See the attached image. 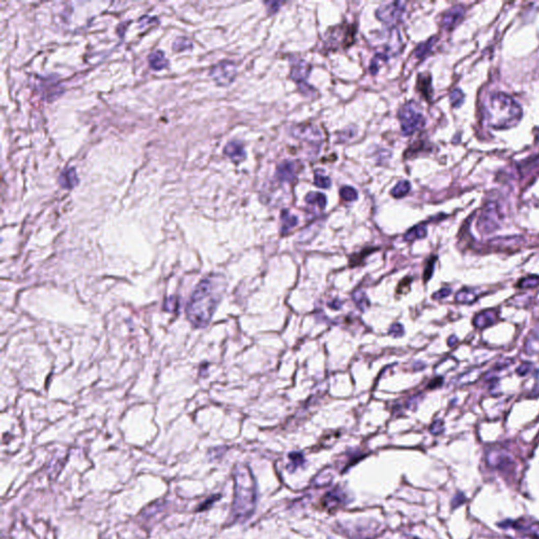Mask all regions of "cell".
Instances as JSON below:
<instances>
[{
  "mask_svg": "<svg viewBox=\"0 0 539 539\" xmlns=\"http://www.w3.org/2000/svg\"><path fill=\"white\" fill-rule=\"evenodd\" d=\"M266 6H268V9L271 13H276L277 11H278V9L282 6V3H278V2H274V3H265Z\"/></svg>",
  "mask_w": 539,
  "mask_h": 539,
  "instance_id": "b9f144b4",
  "label": "cell"
},
{
  "mask_svg": "<svg viewBox=\"0 0 539 539\" xmlns=\"http://www.w3.org/2000/svg\"><path fill=\"white\" fill-rule=\"evenodd\" d=\"M435 40H436V38L432 37V38H430L429 40H427L425 42H422V43L418 44L417 48L415 49V56H416L420 60L424 59L431 53V51H432L433 45L435 43Z\"/></svg>",
  "mask_w": 539,
  "mask_h": 539,
  "instance_id": "44dd1931",
  "label": "cell"
},
{
  "mask_svg": "<svg viewBox=\"0 0 539 539\" xmlns=\"http://www.w3.org/2000/svg\"><path fill=\"white\" fill-rule=\"evenodd\" d=\"M292 136L299 140L307 141L311 145H320L322 141V135L320 131L312 125H299L292 130Z\"/></svg>",
  "mask_w": 539,
  "mask_h": 539,
  "instance_id": "30bf717a",
  "label": "cell"
},
{
  "mask_svg": "<svg viewBox=\"0 0 539 539\" xmlns=\"http://www.w3.org/2000/svg\"><path fill=\"white\" fill-rule=\"evenodd\" d=\"M485 117L493 129L503 130L515 127L522 117L520 105L509 95L494 93L485 104Z\"/></svg>",
  "mask_w": 539,
  "mask_h": 539,
  "instance_id": "3957f363",
  "label": "cell"
},
{
  "mask_svg": "<svg viewBox=\"0 0 539 539\" xmlns=\"http://www.w3.org/2000/svg\"><path fill=\"white\" fill-rule=\"evenodd\" d=\"M218 499H220V495H214V496L209 497L205 502H203L202 504H199V507L197 509V511H206V510L210 509V507L212 506V504L214 502H216Z\"/></svg>",
  "mask_w": 539,
  "mask_h": 539,
  "instance_id": "e575fe53",
  "label": "cell"
},
{
  "mask_svg": "<svg viewBox=\"0 0 539 539\" xmlns=\"http://www.w3.org/2000/svg\"><path fill=\"white\" fill-rule=\"evenodd\" d=\"M191 48H192V42H191V40H189L186 37H178L173 42V50L175 52L186 51V50H189Z\"/></svg>",
  "mask_w": 539,
  "mask_h": 539,
  "instance_id": "f1b7e54d",
  "label": "cell"
},
{
  "mask_svg": "<svg viewBox=\"0 0 539 539\" xmlns=\"http://www.w3.org/2000/svg\"><path fill=\"white\" fill-rule=\"evenodd\" d=\"M398 117L402 131L405 136H409L421 130L425 125V118L419 111L418 105L413 102H407L400 107L398 111Z\"/></svg>",
  "mask_w": 539,
  "mask_h": 539,
  "instance_id": "277c9868",
  "label": "cell"
},
{
  "mask_svg": "<svg viewBox=\"0 0 539 539\" xmlns=\"http://www.w3.org/2000/svg\"><path fill=\"white\" fill-rule=\"evenodd\" d=\"M305 202L310 205H316L320 210H323L327 206V197L318 192H311L305 196Z\"/></svg>",
  "mask_w": 539,
  "mask_h": 539,
  "instance_id": "7402d4cb",
  "label": "cell"
},
{
  "mask_svg": "<svg viewBox=\"0 0 539 539\" xmlns=\"http://www.w3.org/2000/svg\"><path fill=\"white\" fill-rule=\"evenodd\" d=\"M355 31V26H353L352 24H339L331 27L326 33V47L330 50L348 48L349 45L353 43Z\"/></svg>",
  "mask_w": 539,
  "mask_h": 539,
  "instance_id": "5b68a950",
  "label": "cell"
},
{
  "mask_svg": "<svg viewBox=\"0 0 539 539\" xmlns=\"http://www.w3.org/2000/svg\"><path fill=\"white\" fill-rule=\"evenodd\" d=\"M411 281H412L411 277H406V278H404L402 281H400V283L397 287V294H400V295L406 294L407 292L410 290Z\"/></svg>",
  "mask_w": 539,
  "mask_h": 539,
  "instance_id": "836d02e7",
  "label": "cell"
},
{
  "mask_svg": "<svg viewBox=\"0 0 539 539\" xmlns=\"http://www.w3.org/2000/svg\"><path fill=\"white\" fill-rule=\"evenodd\" d=\"M406 11V3L393 2L382 4L376 11V17L388 25H395L402 20Z\"/></svg>",
  "mask_w": 539,
  "mask_h": 539,
  "instance_id": "52a82bcc",
  "label": "cell"
},
{
  "mask_svg": "<svg viewBox=\"0 0 539 539\" xmlns=\"http://www.w3.org/2000/svg\"><path fill=\"white\" fill-rule=\"evenodd\" d=\"M476 298L475 292L471 290H461L456 295V301L461 303H470Z\"/></svg>",
  "mask_w": 539,
  "mask_h": 539,
  "instance_id": "f546056e",
  "label": "cell"
},
{
  "mask_svg": "<svg viewBox=\"0 0 539 539\" xmlns=\"http://www.w3.org/2000/svg\"><path fill=\"white\" fill-rule=\"evenodd\" d=\"M464 15L465 8L463 6H455L443 14L441 24L445 30H452L464 18Z\"/></svg>",
  "mask_w": 539,
  "mask_h": 539,
  "instance_id": "7c38bea8",
  "label": "cell"
},
{
  "mask_svg": "<svg viewBox=\"0 0 539 539\" xmlns=\"http://www.w3.org/2000/svg\"><path fill=\"white\" fill-rule=\"evenodd\" d=\"M427 236V228L422 224L416 225L409 230L408 232L405 234L404 239L406 241H413L415 239H421Z\"/></svg>",
  "mask_w": 539,
  "mask_h": 539,
  "instance_id": "603a6c76",
  "label": "cell"
},
{
  "mask_svg": "<svg viewBox=\"0 0 539 539\" xmlns=\"http://www.w3.org/2000/svg\"><path fill=\"white\" fill-rule=\"evenodd\" d=\"M280 217H281V234L282 235L288 234L290 231L294 226H296L298 223L297 217L295 216V215L291 214L288 210H283L281 212Z\"/></svg>",
  "mask_w": 539,
  "mask_h": 539,
  "instance_id": "ffe728a7",
  "label": "cell"
},
{
  "mask_svg": "<svg viewBox=\"0 0 539 539\" xmlns=\"http://www.w3.org/2000/svg\"><path fill=\"white\" fill-rule=\"evenodd\" d=\"M451 293V290L450 289H442L440 291H438L436 294L433 295V298L435 299H441V298H444L446 296H449Z\"/></svg>",
  "mask_w": 539,
  "mask_h": 539,
  "instance_id": "60d3db41",
  "label": "cell"
},
{
  "mask_svg": "<svg viewBox=\"0 0 539 539\" xmlns=\"http://www.w3.org/2000/svg\"><path fill=\"white\" fill-rule=\"evenodd\" d=\"M149 65L150 67L155 70V71H159V70H163L165 69L167 66H168V61L164 55V53L160 50H157L155 52H153L149 55Z\"/></svg>",
  "mask_w": 539,
  "mask_h": 539,
  "instance_id": "e0dca14e",
  "label": "cell"
},
{
  "mask_svg": "<svg viewBox=\"0 0 539 539\" xmlns=\"http://www.w3.org/2000/svg\"><path fill=\"white\" fill-rule=\"evenodd\" d=\"M442 430H443V423H442L440 420L435 421V422L432 424V427H431V429H430L431 432H432V433L435 434V435L439 434Z\"/></svg>",
  "mask_w": 539,
  "mask_h": 539,
  "instance_id": "ab89813d",
  "label": "cell"
},
{
  "mask_svg": "<svg viewBox=\"0 0 539 539\" xmlns=\"http://www.w3.org/2000/svg\"><path fill=\"white\" fill-rule=\"evenodd\" d=\"M235 494L232 510L229 519V525L243 522L249 519L256 507L257 491L256 481L251 469L242 464H238L234 469Z\"/></svg>",
  "mask_w": 539,
  "mask_h": 539,
  "instance_id": "7a4b0ae2",
  "label": "cell"
},
{
  "mask_svg": "<svg viewBox=\"0 0 539 539\" xmlns=\"http://www.w3.org/2000/svg\"><path fill=\"white\" fill-rule=\"evenodd\" d=\"M525 532L530 534L535 539H539V525H537V523L525 528Z\"/></svg>",
  "mask_w": 539,
  "mask_h": 539,
  "instance_id": "74e56055",
  "label": "cell"
},
{
  "mask_svg": "<svg viewBox=\"0 0 539 539\" xmlns=\"http://www.w3.org/2000/svg\"><path fill=\"white\" fill-rule=\"evenodd\" d=\"M323 506L328 507V509H334L336 506H342L347 502V495L345 493L339 490L335 489L334 491L329 492L328 494L323 497Z\"/></svg>",
  "mask_w": 539,
  "mask_h": 539,
  "instance_id": "9a60e30c",
  "label": "cell"
},
{
  "mask_svg": "<svg viewBox=\"0 0 539 539\" xmlns=\"http://www.w3.org/2000/svg\"><path fill=\"white\" fill-rule=\"evenodd\" d=\"M488 463L490 464V466L494 467L498 470H502V471L504 470L506 471V470L513 468V465H514L510 455H507L506 453H503L497 450L492 451L488 455Z\"/></svg>",
  "mask_w": 539,
  "mask_h": 539,
  "instance_id": "4fadbf2b",
  "label": "cell"
},
{
  "mask_svg": "<svg viewBox=\"0 0 539 539\" xmlns=\"http://www.w3.org/2000/svg\"><path fill=\"white\" fill-rule=\"evenodd\" d=\"M311 65L306 63L303 59H293L292 60V68H291V78L293 79L300 89L301 93L304 95H315L316 91L306 84L305 80L309 77L311 73Z\"/></svg>",
  "mask_w": 539,
  "mask_h": 539,
  "instance_id": "8992f818",
  "label": "cell"
},
{
  "mask_svg": "<svg viewBox=\"0 0 539 539\" xmlns=\"http://www.w3.org/2000/svg\"><path fill=\"white\" fill-rule=\"evenodd\" d=\"M353 300H354V302L356 303V305L359 307L361 311H365L367 307L370 306V301H368V299H367L364 292L361 291V290L356 291L355 293L353 294Z\"/></svg>",
  "mask_w": 539,
  "mask_h": 539,
  "instance_id": "4316f807",
  "label": "cell"
},
{
  "mask_svg": "<svg viewBox=\"0 0 539 539\" xmlns=\"http://www.w3.org/2000/svg\"><path fill=\"white\" fill-rule=\"evenodd\" d=\"M434 260H435V259H432V260H430V261H429L428 267H427V269H425V271H424V281H428V280L431 278V276H432V274H433Z\"/></svg>",
  "mask_w": 539,
  "mask_h": 539,
  "instance_id": "f35d334b",
  "label": "cell"
},
{
  "mask_svg": "<svg viewBox=\"0 0 539 539\" xmlns=\"http://www.w3.org/2000/svg\"><path fill=\"white\" fill-rule=\"evenodd\" d=\"M538 285H539V277H535V276L528 277V278L523 279L520 283L522 288H534V287H537Z\"/></svg>",
  "mask_w": 539,
  "mask_h": 539,
  "instance_id": "d590c367",
  "label": "cell"
},
{
  "mask_svg": "<svg viewBox=\"0 0 539 539\" xmlns=\"http://www.w3.org/2000/svg\"><path fill=\"white\" fill-rule=\"evenodd\" d=\"M417 89L420 93L423 95L424 98L428 100H431V96H432V86H431V76L429 74L422 73L419 74L418 79H417Z\"/></svg>",
  "mask_w": 539,
  "mask_h": 539,
  "instance_id": "ac0fdd59",
  "label": "cell"
},
{
  "mask_svg": "<svg viewBox=\"0 0 539 539\" xmlns=\"http://www.w3.org/2000/svg\"><path fill=\"white\" fill-rule=\"evenodd\" d=\"M450 99H451V103H452L453 106L459 107L464 102L465 95H464L463 92H461V90L456 89V90L452 91V93L450 95Z\"/></svg>",
  "mask_w": 539,
  "mask_h": 539,
  "instance_id": "d6a6232c",
  "label": "cell"
},
{
  "mask_svg": "<svg viewBox=\"0 0 539 539\" xmlns=\"http://www.w3.org/2000/svg\"><path fill=\"white\" fill-rule=\"evenodd\" d=\"M339 193H341V197L343 198V200H345V202H355V200L358 198V194L356 190L352 187H347V186L343 187Z\"/></svg>",
  "mask_w": 539,
  "mask_h": 539,
  "instance_id": "4dcf8cb0",
  "label": "cell"
},
{
  "mask_svg": "<svg viewBox=\"0 0 539 539\" xmlns=\"http://www.w3.org/2000/svg\"><path fill=\"white\" fill-rule=\"evenodd\" d=\"M500 221L501 216L498 206L490 203L481 212L478 220V229L483 233H492L498 229Z\"/></svg>",
  "mask_w": 539,
  "mask_h": 539,
  "instance_id": "ba28073f",
  "label": "cell"
},
{
  "mask_svg": "<svg viewBox=\"0 0 539 539\" xmlns=\"http://www.w3.org/2000/svg\"><path fill=\"white\" fill-rule=\"evenodd\" d=\"M404 539H418V538H415V537H407V538H404Z\"/></svg>",
  "mask_w": 539,
  "mask_h": 539,
  "instance_id": "7bdbcfd3",
  "label": "cell"
},
{
  "mask_svg": "<svg viewBox=\"0 0 539 539\" xmlns=\"http://www.w3.org/2000/svg\"><path fill=\"white\" fill-rule=\"evenodd\" d=\"M237 74V69L232 61H220L214 66L210 72L212 78L219 86H229L233 82Z\"/></svg>",
  "mask_w": 539,
  "mask_h": 539,
  "instance_id": "9c48e42d",
  "label": "cell"
},
{
  "mask_svg": "<svg viewBox=\"0 0 539 539\" xmlns=\"http://www.w3.org/2000/svg\"><path fill=\"white\" fill-rule=\"evenodd\" d=\"M299 172V163L297 161L285 160L277 165L276 177L279 181L291 182L296 178Z\"/></svg>",
  "mask_w": 539,
  "mask_h": 539,
  "instance_id": "8fae6325",
  "label": "cell"
},
{
  "mask_svg": "<svg viewBox=\"0 0 539 539\" xmlns=\"http://www.w3.org/2000/svg\"><path fill=\"white\" fill-rule=\"evenodd\" d=\"M389 58H390V55L384 52L375 54V56L373 57L371 61V64H370V71H371L372 74H376L380 68V65L387 63Z\"/></svg>",
  "mask_w": 539,
  "mask_h": 539,
  "instance_id": "d4e9b609",
  "label": "cell"
},
{
  "mask_svg": "<svg viewBox=\"0 0 539 539\" xmlns=\"http://www.w3.org/2000/svg\"><path fill=\"white\" fill-rule=\"evenodd\" d=\"M333 473L331 470H325L322 471L316 478L314 479V485L316 487H325V486H328L329 484H331L332 479H333Z\"/></svg>",
  "mask_w": 539,
  "mask_h": 539,
  "instance_id": "83f0119b",
  "label": "cell"
},
{
  "mask_svg": "<svg viewBox=\"0 0 539 539\" xmlns=\"http://www.w3.org/2000/svg\"><path fill=\"white\" fill-rule=\"evenodd\" d=\"M221 276L212 275L200 281L191 295L187 307L189 321L195 328L209 325L224 291Z\"/></svg>",
  "mask_w": 539,
  "mask_h": 539,
  "instance_id": "6da1fadb",
  "label": "cell"
},
{
  "mask_svg": "<svg viewBox=\"0 0 539 539\" xmlns=\"http://www.w3.org/2000/svg\"><path fill=\"white\" fill-rule=\"evenodd\" d=\"M389 333L393 337H400V336L404 335L405 329H404V327L402 325H400V323H395V325H392V327L390 328Z\"/></svg>",
  "mask_w": 539,
  "mask_h": 539,
  "instance_id": "8d00e7d4",
  "label": "cell"
},
{
  "mask_svg": "<svg viewBox=\"0 0 539 539\" xmlns=\"http://www.w3.org/2000/svg\"><path fill=\"white\" fill-rule=\"evenodd\" d=\"M289 458L291 460V463L287 467V469L291 473H293L295 470H297L300 466H302L304 464V458H303V455L301 453H298V452L290 453L289 454Z\"/></svg>",
  "mask_w": 539,
  "mask_h": 539,
  "instance_id": "484cf974",
  "label": "cell"
},
{
  "mask_svg": "<svg viewBox=\"0 0 539 539\" xmlns=\"http://www.w3.org/2000/svg\"><path fill=\"white\" fill-rule=\"evenodd\" d=\"M496 319H497L496 311L490 310V311H485L477 315L476 318L474 319V323L477 328H486L492 325V323H494Z\"/></svg>",
  "mask_w": 539,
  "mask_h": 539,
  "instance_id": "d6986e66",
  "label": "cell"
},
{
  "mask_svg": "<svg viewBox=\"0 0 539 539\" xmlns=\"http://www.w3.org/2000/svg\"><path fill=\"white\" fill-rule=\"evenodd\" d=\"M58 182L63 189L72 190L73 188H75L79 182L75 167L71 166V167L65 168V170L59 175Z\"/></svg>",
  "mask_w": 539,
  "mask_h": 539,
  "instance_id": "5bb4252c",
  "label": "cell"
},
{
  "mask_svg": "<svg viewBox=\"0 0 539 539\" xmlns=\"http://www.w3.org/2000/svg\"><path fill=\"white\" fill-rule=\"evenodd\" d=\"M314 183L316 184V186L318 188H321V189H329L331 187V179L330 177H328L327 175L325 174H321L320 172H315V177H314Z\"/></svg>",
  "mask_w": 539,
  "mask_h": 539,
  "instance_id": "1f68e13d",
  "label": "cell"
},
{
  "mask_svg": "<svg viewBox=\"0 0 539 539\" xmlns=\"http://www.w3.org/2000/svg\"><path fill=\"white\" fill-rule=\"evenodd\" d=\"M411 190V183L408 180H400L391 191V195L395 198H402L409 194Z\"/></svg>",
  "mask_w": 539,
  "mask_h": 539,
  "instance_id": "cb8c5ba5",
  "label": "cell"
},
{
  "mask_svg": "<svg viewBox=\"0 0 539 539\" xmlns=\"http://www.w3.org/2000/svg\"><path fill=\"white\" fill-rule=\"evenodd\" d=\"M224 154L229 158L237 162L242 161L246 157L243 145L237 140H232L226 144L224 147Z\"/></svg>",
  "mask_w": 539,
  "mask_h": 539,
  "instance_id": "2e32d148",
  "label": "cell"
}]
</instances>
